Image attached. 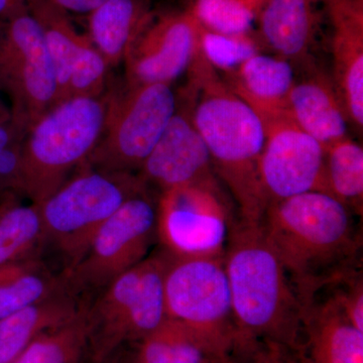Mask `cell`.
Here are the masks:
<instances>
[{
  "label": "cell",
  "mask_w": 363,
  "mask_h": 363,
  "mask_svg": "<svg viewBox=\"0 0 363 363\" xmlns=\"http://www.w3.org/2000/svg\"><path fill=\"white\" fill-rule=\"evenodd\" d=\"M178 107L159 142L143 162L138 175L147 188L160 194L216 176L202 136L192 118V99Z\"/></svg>",
  "instance_id": "9a60e30c"
},
{
  "label": "cell",
  "mask_w": 363,
  "mask_h": 363,
  "mask_svg": "<svg viewBox=\"0 0 363 363\" xmlns=\"http://www.w3.org/2000/svg\"><path fill=\"white\" fill-rule=\"evenodd\" d=\"M345 205L313 191L272 203L260 225L304 304L339 279L362 269V234Z\"/></svg>",
  "instance_id": "6da1fadb"
},
{
  "label": "cell",
  "mask_w": 363,
  "mask_h": 363,
  "mask_svg": "<svg viewBox=\"0 0 363 363\" xmlns=\"http://www.w3.org/2000/svg\"><path fill=\"white\" fill-rule=\"evenodd\" d=\"M262 119L264 143L259 179L266 209L303 193H327L323 145L301 130L286 111Z\"/></svg>",
  "instance_id": "8fae6325"
},
{
  "label": "cell",
  "mask_w": 363,
  "mask_h": 363,
  "mask_svg": "<svg viewBox=\"0 0 363 363\" xmlns=\"http://www.w3.org/2000/svg\"><path fill=\"white\" fill-rule=\"evenodd\" d=\"M332 26L331 77L348 121L363 128V0H322Z\"/></svg>",
  "instance_id": "e0dca14e"
},
{
  "label": "cell",
  "mask_w": 363,
  "mask_h": 363,
  "mask_svg": "<svg viewBox=\"0 0 363 363\" xmlns=\"http://www.w3.org/2000/svg\"><path fill=\"white\" fill-rule=\"evenodd\" d=\"M55 7L67 13L90 14L107 0H47Z\"/></svg>",
  "instance_id": "1f68e13d"
},
{
  "label": "cell",
  "mask_w": 363,
  "mask_h": 363,
  "mask_svg": "<svg viewBox=\"0 0 363 363\" xmlns=\"http://www.w3.org/2000/svg\"><path fill=\"white\" fill-rule=\"evenodd\" d=\"M327 193L357 216L363 211V149L350 136L325 147Z\"/></svg>",
  "instance_id": "d4e9b609"
},
{
  "label": "cell",
  "mask_w": 363,
  "mask_h": 363,
  "mask_svg": "<svg viewBox=\"0 0 363 363\" xmlns=\"http://www.w3.org/2000/svg\"><path fill=\"white\" fill-rule=\"evenodd\" d=\"M295 351L303 363H363V332L323 289L305 304Z\"/></svg>",
  "instance_id": "2e32d148"
},
{
  "label": "cell",
  "mask_w": 363,
  "mask_h": 363,
  "mask_svg": "<svg viewBox=\"0 0 363 363\" xmlns=\"http://www.w3.org/2000/svg\"><path fill=\"white\" fill-rule=\"evenodd\" d=\"M147 187L138 174L87 168L39 203L43 245L60 255L65 269L87 252L95 234L124 203Z\"/></svg>",
  "instance_id": "5b68a950"
},
{
  "label": "cell",
  "mask_w": 363,
  "mask_h": 363,
  "mask_svg": "<svg viewBox=\"0 0 363 363\" xmlns=\"http://www.w3.org/2000/svg\"><path fill=\"white\" fill-rule=\"evenodd\" d=\"M201 28L222 35H247L259 16L250 0H195L190 9Z\"/></svg>",
  "instance_id": "83f0119b"
},
{
  "label": "cell",
  "mask_w": 363,
  "mask_h": 363,
  "mask_svg": "<svg viewBox=\"0 0 363 363\" xmlns=\"http://www.w3.org/2000/svg\"><path fill=\"white\" fill-rule=\"evenodd\" d=\"M226 363H303L293 348L267 339L236 335L227 350Z\"/></svg>",
  "instance_id": "f546056e"
},
{
  "label": "cell",
  "mask_w": 363,
  "mask_h": 363,
  "mask_svg": "<svg viewBox=\"0 0 363 363\" xmlns=\"http://www.w3.org/2000/svg\"><path fill=\"white\" fill-rule=\"evenodd\" d=\"M168 255L147 257L104 289L87 309L92 358L106 359L118 346L140 342L167 319L164 279Z\"/></svg>",
  "instance_id": "8992f818"
},
{
  "label": "cell",
  "mask_w": 363,
  "mask_h": 363,
  "mask_svg": "<svg viewBox=\"0 0 363 363\" xmlns=\"http://www.w3.org/2000/svg\"><path fill=\"white\" fill-rule=\"evenodd\" d=\"M296 81L293 64L279 57L259 54L227 73L226 84L260 117L286 111Z\"/></svg>",
  "instance_id": "ffe728a7"
},
{
  "label": "cell",
  "mask_w": 363,
  "mask_h": 363,
  "mask_svg": "<svg viewBox=\"0 0 363 363\" xmlns=\"http://www.w3.org/2000/svg\"><path fill=\"white\" fill-rule=\"evenodd\" d=\"M109 94L73 97L52 106L26 130L21 143V191L33 203L58 190L96 147Z\"/></svg>",
  "instance_id": "277c9868"
},
{
  "label": "cell",
  "mask_w": 363,
  "mask_h": 363,
  "mask_svg": "<svg viewBox=\"0 0 363 363\" xmlns=\"http://www.w3.org/2000/svg\"><path fill=\"white\" fill-rule=\"evenodd\" d=\"M250 2L253 4V6H255V9H257V11H259L262 9V7L264 6V4H266L267 0H250Z\"/></svg>",
  "instance_id": "836d02e7"
},
{
  "label": "cell",
  "mask_w": 363,
  "mask_h": 363,
  "mask_svg": "<svg viewBox=\"0 0 363 363\" xmlns=\"http://www.w3.org/2000/svg\"><path fill=\"white\" fill-rule=\"evenodd\" d=\"M152 16L149 0H107L87 16L88 39L109 67L118 65Z\"/></svg>",
  "instance_id": "7402d4cb"
},
{
  "label": "cell",
  "mask_w": 363,
  "mask_h": 363,
  "mask_svg": "<svg viewBox=\"0 0 363 363\" xmlns=\"http://www.w3.org/2000/svg\"><path fill=\"white\" fill-rule=\"evenodd\" d=\"M87 309L35 338L13 363H79L88 339Z\"/></svg>",
  "instance_id": "4316f807"
},
{
  "label": "cell",
  "mask_w": 363,
  "mask_h": 363,
  "mask_svg": "<svg viewBox=\"0 0 363 363\" xmlns=\"http://www.w3.org/2000/svg\"><path fill=\"white\" fill-rule=\"evenodd\" d=\"M324 289L338 301L351 323L363 332L362 269L351 272Z\"/></svg>",
  "instance_id": "4dcf8cb0"
},
{
  "label": "cell",
  "mask_w": 363,
  "mask_h": 363,
  "mask_svg": "<svg viewBox=\"0 0 363 363\" xmlns=\"http://www.w3.org/2000/svg\"><path fill=\"white\" fill-rule=\"evenodd\" d=\"M164 290L167 318L198 332L226 353L238 327L223 257L168 255Z\"/></svg>",
  "instance_id": "ba28073f"
},
{
  "label": "cell",
  "mask_w": 363,
  "mask_h": 363,
  "mask_svg": "<svg viewBox=\"0 0 363 363\" xmlns=\"http://www.w3.org/2000/svg\"><path fill=\"white\" fill-rule=\"evenodd\" d=\"M43 247L39 205H13L0 212V267L38 257Z\"/></svg>",
  "instance_id": "484cf974"
},
{
  "label": "cell",
  "mask_w": 363,
  "mask_h": 363,
  "mask_svg": "<svg viewBox=\"0 0 363 363\" xmlns=\"http://www.w3.org/2000/svg\"><path fill=\"white\" fill-rule=\"evenodd\" d=\"M4 70L26 128L58 102V88L44 30L32 13L11 21L2 54Z\"/></svg>",
  "instance_id": "4fadbf2b"
},
{
  "label": "cell",
  "mask_w": 363,
  "mask_h": 363,
  "mask_svg": "<svg viewBox=\"0 0 363 363\" xmlns=\"http://www.w3.org/2000/svg\"><path fill=\"white\" fill-rule=\"evenodd\" d=\"M13 145V135L6 126L0 125V150Z\"/></svg>",
  "instance_id": "d6a6232c"
},
{
  "label": "cell",
  "mask_w": 363,
  "mask_h": 363,
  "mask_svg": "<svg viewBox=\"0 0 363 363\" xmlns=\"http://www.w3.org/2000/svg\"><path fill=\"white\" fill-rule=\"evenodd\" d=\"M224 363H225V362H224Z\"/></svg>",
  "instance_id": "8d00e7d4"
},
{
  "label": "cell",
  "mask_w": 363,
  "mask_h": 363,
  "mask_svg": "<svg viewBox=\"0 0 363 363\" xmlns=\"http://www.w3.org/2000/svg\"><path fill=\"white\" fill-rule=\"evenodd\" d=\"M157 199L145 188L104 222L85 255L63 272L71 291L104 289L147 259L150 247L157 240Z\"/></svg>",
  "instance_id": "9c48e42d"
},
{
  "label": "cell",
  "mask_w": 363,
  "mask_h": 363,
  "mask_svg": "<svg viewBox=\"0 0 363 363\" xmlns=\"http://www.w3.org/2000/svg\"><path fill=\"white\" fill-rule=\"evenodd\" d=\"M225 357L209 339L167 318L138 342L135 363H224Z\"/></svg>",
  "instance_id": "603a6c76"
},
{
  "label": "cell",
  "mask_w": 363,
  "mask_h": 363,
  "mask_svg": "<svg viewBox=\"0 0 363 363\" xmlns=\"http://www.w3.org/2000/svg\"><path fill=\"white\" fill-rule=\"evenodd\" d=\"M7 6H9V0H0V13H2Z\"/></svg>",
  "instance_id": "e575fe53"
},
{
  "label": "cell",
  "mask_w": 363,
  "mask_h": 363,
  "mask_svg": "<svg viewBox=\"0 0 363 363\" xmlns=\"http://www.w3.org/2000/svg\"><path fill=\"white\" fill-rule=\"evenodd\" d=\"M66 290L63 272L55 276L38 257L0 267V319Z\"/></svg>",
  "instance_id": "cb8c5ba5"
},
{
  "label": "cell",
  "mask_w": 363,
  "mask_h": 363,
  "mask_svg": "<svg viewBox=\"0 0 363 363\" xmlns=\"http://www.w3.org/2000/svg\"><path fill=\"white\" fill-rule=\"evenodd\" d=\"M321 0H267L259 13L262 40L279 58L304 67L319 28Z\"/></svg>",
  "instance_id": "d6986e66"
},
{
  "label": "cell",
  "mask_w": 363,
  "mask_h": 363,
  "mask_svg": "<svg viewBox=\"0 0 363 363\" xmlns=\"http://www.w3.org/2000/svg\"><path fill=\"white\" fill-rule=\"evenodd\" d=\"M30 13L44 30L58 88V102L73 97L105 94L108 64L91 44L79 35L67 14L47 0H30Z\"/></svg>",
  "instance_id": "5bb4252c"
},
{
  "label": "cell",
  "mask_w": 363,
  "mask_h": 363,
  "mask_svg": "<svg viewBox=\"0 0 363 363\" xmlns=\"http://www.w3.org/2000/svg\"><path fill=\"white\" fill-rule=\"evenodd\" d=\"M223 260L238 335L296 350L305 304L260 222L236 218Z\"/></svg>",
  "instance_id": "3957f363"
},
{
  "label": "cell",
  "mask_w": 363,
  "mask_h": 363,
  "mask_svg": "<svg viewBox=\"0 0 363 363\" xmlns=\"http://www.w3.org/2000/svg\"><path fill=\"white\" fill-rule=\"evenodd\" d=\"M225 363H226V360H225Z\"/></svg>",
  "instance_id": "d590c367"
},
{
  "label": "cell",
  "mask_w": 363,
  "mask_h": 363,
  "mask_svg": "<svg viewBox=\"0 0 363 363\" xmlns=\"http://www.w3.org/2000/svg\"><path fill=\"white\" fill-rule=\"evenodd\" d=\"M189 72L193 123L206 145L214 174L230 193L238 218L260 222L266 211L259 179L264 121L201 54Z\"/></svg>",
  "instance_id": "7a4b0ae2"
},
{
  "label": "cell",
  "mask_w": 363,
  "mask_h": 363,
  "mask_svg": "<svg viewBox=\"0 0 363 363\" xmlns=\"http://www.w3.org/2000/svg\"><path fill=\"white\" fill-rule=\"evenodd\" d=\"M295 83L286 102V112L301 130L323 147L347 136V113L331 75L313 66Z\"/></svg>",
  "instance_id": "ac0fdd59"
},
{
  "label": "cell",
  "mask_w": 363,
  "mask_h": 363,
  "mask_svg": "<svg viewBox=\"0 0 363 363\" xmlns=\"http://www.w3.org/2000/svg\"><path fill=\"white\" fill-rule=\"evenodd\" d=\"M86 308L66 290L0 319V363H13L35 338L73 321Z\"/></svg>",
  "instance_id": "44dd1931"
},
{
  "label": "cell",
  "mask_w": 363,
  "mask_h": 363,
  "mask_svg": "<svg viewBox=\"0 0 363 363\" xmlns=\"http://www.w3.org/2000/svg\"><path fill=\"white\" fill-rule=\"evenodd\" d=\"M257 40L247 35H222L201 28L200 54L212 68L230 73L259 54Z\"/></svg>",
  "instance_id": "f1b7e54d"
},
{
  "label": "cell",
  "mask_w": 363,
  "mask_h": 363,
  "mask_svg": "<svg viewBox=\"0 0 363 363\" xmlns=\"http://www.w3.org/2000/svg\"><path fill=\"white\" fill-rule=\"evenodd\" d=\"M200 35L190 11L152 16L124 59L128 85H171L197 59Z\"/></svg>",
  "instance_id": "7c38bea8"
},
{
  "label": "cell",
  "mask_w": 363,
  "mask_h": 363,
  "mask_svg": "<svg viewBox=\"0 0 363 363\" xmlns=\"http://www.w3.org/2000/svg\"><path fill=\"white\" fill-rule=\"evenodd\" d=\"M171 85H135L109 94L104 133L87 168L136 174L142 169L178 107Z\"/></svg>",
  "instance_id": "52a82bcc"
},
{
  "label": "cell",
  "mask_w": 363,
  "mask_h": 363,
  "mask_svg": "<svg viewBox=\"0 0 363 363\" xmlns=\"http://www.w3.org/2000/svg\"><path fill=\"white\" fill-rule=\"evenodd\" d=\"M236 218L212 176L159 195L157 240L169 257H223Z\"/></svg>",
  "instance_id": "30bf717a"
}]
</instances>
